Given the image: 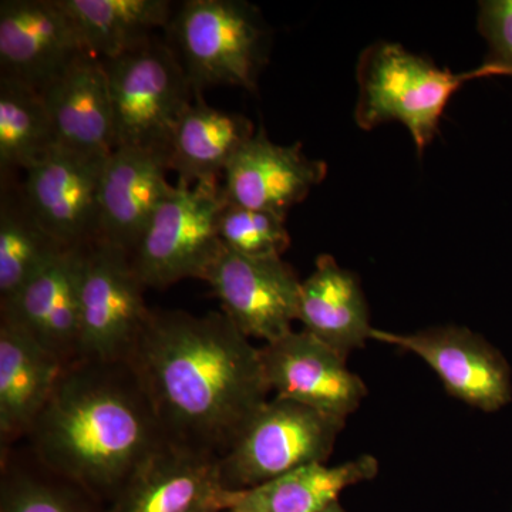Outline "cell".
Returning <instances> with one entry per match:
<instances>
[{
    "label": "cell",
    "instance_id": "obj_11",
    "mask_svg": "<svg viewBox=\"0 0 512 512\" xmlns=\"http://www.w3.org/2000/svg\"><path fill=\"white\" fill-rule=\"evenodd\" d=\"M86 56L92 55L60 0L0 2V77L42 93Z\"/></svg>",
    "mask_w": 512,
    "mask_h": 512
},
{
    "label": "cell",
    "instance_id": "obj_18",
    "mask_svg": "<svg viewBox=\"0 0 512 512\" xmlns=\"http://www.w3.org/2000/svg\"><path fill=\"white\" fill-rule=\"evenodd\" d=\"M40 94L60 147L104 157L116 150L113 101L103 60L83 57Z\"/></svg>",
    "mask_w": 512,
    "mask_h": 512
},
{
    "label": "cell",
    "instance_id": "obj_24",
    "mask_svg": "<svg viewBox=\"0 0 512 512\" xmlns=\"http://www.w3.org/2000/svg\"><path fill=\"white\" fill-rule=\"evenodd\" d=\"M86 46L96 59H117L167 29L171 3L167 0H60Z\"/></svg>",
    "mask_w": 512,
    "mask_h": 512
},
{
    "label": "cell",
    "instance_id": "obj_13",
    "mask_svg": "<svg viewBox=\"0 0 512 512\" xmlns=\"http://www.w3.org/2000/svg\"><path fill=\"white\" fill-rule=\"evenodd\" d=\"M262 369L271 392L326 416L348 420L367 396L365 382L346 362L306 330H291L259 349Z\"/></svg>",
    "mask_w": 512,
    "mask_h": 512
},
{
    "label": "cell",
    "instance_id": "obj_6",
    "mask_svg": "<svg viewBox=\"0 0 512 512\" xmlns=\"http://www.w3.org/2000/svg\"><path fill=\"white\" fill-rule=\"evenodd\" d=\"M345 424L301 403L274 397L220 458L221 483L225 490H248L298 468L326 463Z\"/></svg>",
    "mask_w": 512,
    "mask_h": 512
},
{
    "label": "cell",
    "instance_id": "obj_2",
    "mask_svg": "<svg viewBox=\"0 0 512 512\" xmlns=\"http://www.w3.org/2000/svg\"><path fill=\"white\" fill-rule=\"evenodd\" d=\"M26 450L103 510L167 443L128 362L76 360L25 437Z\"/></svg>",
    "mask_w": 512,
    "mask_h": 512
},
{
    "label": "cell",
    "instance_id": "obj_9",
    "mask_svg": "<svg viewBox=\"0 0 512 512\" xmlns=\"http://www.w3.org/2000/svg\"><path fill=\"white\" fill-rule=\"evenodd\" d=\"M372 340L423 359L454 399L484 413L512 402V369L500 349L464 326H437L414 333L373 329Z\"/></svg>",
    "mask_w": 512,
    "mask_h": 512
},
{
    "label": "cell",
    "instance_id": "obj_16",
    "mask_svg": "<svg viewBox=\"0 0 512 512\" xmlns=\"http://www.w3.org/2000/svg\"><path fill=\"white\" fill-rule=\"evenodd\" d=\"M227 495L220 458L165 444L104 512H222Z\"/></svg>",
    "mask_w": 512,
    "mask_h": 512
},
{
    "label": "cell",
    "instance_id": "obj_15",
    "mask_svg": "<svg viewBox=\"0 0 512 512\" xmlns=\"http://www.w3.org/2000/svg\"><path fill=\"white\" fill-rule=\"evenodd\" d=\"M89 247L64 249L15 296L0 303V318L25 330L64 366L79 357L80 288Z\"/></svg>",
    "mask_w": 512,
    "mask_h": 512
},
{
    "label": "cell",
    "instance_id": "obj_29",
    "mask_svg": "<svg viewBox=\"0 0 512 512\" xmlns=\"http://www.w3.org/2000/svg\"><path fill=\"white\" fill-rule=\"evenodd\" d=\"M322 512H346V510L338 501V503L330 505V507L326 508V510Z\"/></svg>",
    "mask_w": 512,
    "mask_h": 512
},
{
    "label": "cell",
    "instance_id": "obj_12",
    "mask_svg": "<svg viewBox=\"0 0 512 512\" xmlns=\"http://www.w3.org/2000/svg\"><path fill=\"white\" fill-rule=\"evenodd\" d=\"M109 157L57 146L23 173L29 207L64 247L100 241V185Z\"/></svg>",
    "mask_w": 512,
    "mask_h": 512
},
{
    "label": "cell",
    "instance_id": "obj_8",
    "mask_svg": "<svg viewBox=\"0 0 512 512\" xmlns=\"http://www.w3.org/2000/svg\"><path fill=\"white\" fill-rule=\"evenodd\" d=\"M130 255L107 242L87 249L80 288L77 360L128 362L151 316Z\"/></svg>",
    "mask_w": 512,
    "mask_h": 512
},
{
    "label": "cell",
    "instance_id": "obj_23",
    "mask_svg": "<svg viewBox=\"0 0 512 512\" xmlns=\"http://www.w3.org/2000/svg\"><path fill=\"white\" fill-rule=\"evenodd\" d=\"M66 248L33 214L22 178L0 177V303L9 301Z\"/></svg>",
    "mask_w": 512,
    "mask_h": 512
},
{
    "label": "cell",
    "instance_id": "obj_3",
    "mask_svg": "<svg viewBox=\"0 0 512 512\" xmlns=\"http://www.w3.org/2000/svg\"><path fill=\"white\" fill-rule=\"evenodd\" d=\"M491 76L495 72L485 64L473 72L453 73L396 43H375L357 64V126L367 131L399 121L410 131L421 154L436 137L454 93L470 80Z\"/></svg>",
    "mask_w": 512,
    "mask_h": 512
},
{
    "label": "cell",
    "instance_id": "obj_25",
    "mask_svg": "<svg viewBox=\"0 0 512 512\" xmlns=\"http://www.w3.org/2000/svg\"><path fill=\"white\" fill-rule=\"evenodd\" d=\"M57 146L42 94L0 77V177L25 173Z\"/></svg>",
    "mask_w": 512,
    "mask_h": 512
},
{
    "label": "cell",
    "instance_id": "obj_30",
    "mask_svg": "<svg viewBox=\"0 0 512 512\" xmlns=\"http://www.w3.org/2000/svg\"><path fill=\"white\" fill-rule=\"evenodd\" d=\"M228 512H251V511H244V510H232V511H228Z\"/></svg>",
    "mask_w": 512,
    "mask_h": 512
},
{
    "label": "cell",
    "instance_id": "obj_22",
    "mask_svg": "<svg viewBox=\"0 0 512 512\" xmlns=\"http://www.w3.org/2000/svg\"><path fill=\"white\" fill-rule=\"evenodd\" d=\"M248 117L208 106L192 104L175 133L170 151V171L178 175V185L218 183L239 148L254 136Z\"/></svg>",
    "mask_w": 512,
    "mask_h": 512
},
{
    "label": "cell",
    "instance_id": "obj_5",
    "mask_svg": "<svg viewBox=\"0 0 512 512\" xmlns=\"http://www.w3.org/2000/svg\"><path fill=\"white\" fill-rule=\"evenodd\" d=\"M113 101L116 148L168 158L181 120L197 97L173 47L153 39L104 62Z\"/></svg>",
    "mask_w": 512,
    "mask_h": 512
},
{
    "label": "cell",
    "instance_id": "obj_20",
    "mask_svg": "<svg viewBox=\"0 0 512 512\" xmlns=\"http://www.w3.org/2000/svg\"><path fill=\"white\" fill-rule=\"evenodd\" d=\"M298 320L345 359L365 348L375 329L359 278L328 254L318 256L315 271L302 282Z\"/></svg>",
    "mask_w": 512,
    "mask_h": 512
},
{
    "label": "cell",
    "instance_id": "obj_1",
    "mask_svg": "<svg viewBox=\"0 0 512 512\" xmlns=\"http://www.w3.org/2000/svg\"><path fill=\"white\" fill-rule=\"evenodd\" d=\"M165 440L222 458L268 402L261 355L222 312L153 311L128 359Z\"/></svg>",
    "mask_w": 512,
    "mask_h": 512
},
{
    "label": "cell",
    "instance_id": "obj_19",
    "mask_svg": "<svg viewBox=\"0 0 512 512\" xmlns=\"http://www.w3.org/2000/svg\"><path fill=\"white\" fill-rule=\"evenodd\" d=\"M63 369L29 333L0 318V450L25 440Z\"/></svg>",
    "mask_w": 512,
    "mask_h": 512
},
{
    "label": "cell",
    "instance_id": "obj_7",
    "mask_svg": "<svg viewBox=\"0 0 512 512\" xmlns=\"http://www.w3.org/2000/svg\"><path fill=\"white\" fill-rule=\"evenodd\" d=\"M224 205L218 183L175 185L131 255L146 288L164 289L188 278L205 281L224 249L218 234Z\"/></svg>",
    "mask_w": 512,
    "mask_h": 512
},
{
    "label": "cell",
    "instance_id": "obj_4",
    "mask_svg": "<svg viewBox=\"0 0 512 512\" xmlns=\"http://www.w3.org/2000/svg\"><path fill=\"white\" fill-rule=\"evenodd\" d=\"M167 29L197 96L218 86L256 92L269 52V30L256 6L244 0H188Z\"/></svg>",
    "mask_w": 512,
    "mask_h": 512
},
{
    "label": "cell",
    "instance_id": "obj_26",
    "mask_svg": "<svg viewBox=\"0 0 512 512\" xmlns=\"http://www.w3.org/2000/svg\"><path fill=\"white\" fill-rule=\"evenodd\" d=\"M0 512H104L79 487L43 467L28 450L2 451Z\"/></svg>",
    "mask_w": 512,
    "mask_h": 512
},
{
    "label": "cell",
    "instance_id": "obj_21",
    "mask_svg": "<svg viewBox=\"0 0 512 512\" xmlns=\"http://www.w3.org/2000/svg\"><path fill=\"white\" fill-rule=\"evenodd\" d=\"M379 461L370 454L340 466L311 464L248 490H228V511L322 512L338 503L346 488L373 480Z\"/></svg>",
    "mask_w": 512,
    "mask_h": 512
},
{
    "label": "cell",
    "instance_id": "obj_14",
    "mask_svg": "<svg viewBox=\"0 0 512 512\" xmlns=\"http://www.w3.org/2000/svg\"><path fill=\"white\" fill-rule=\"evenodd\" d=\"M326 174L325 161L306 157L301 143L279 146L261 127L225 168L222 195L228 204L286 217Z\"/></svg>",
    "mask_w": 512,
    "mask_h": 512
},
{
    "label": "cell",
    "instance_id": "obj_27",
    "mask_svg": "<svg viewBox=\"0 0 512 512\" xmlns=\"http://www.w3.org/2000/svg\"><path fill=\"white\" fill-rule=\"evenodd\" d=\"M286 217L225 202L218 234L222 245L251 258H282L291 247Z\"/></svg>",
    "mask_w": 512,
    "mask_h": 512
},
{
    "label": "cell",
    "instance_id": "obj_28",
    "mask_svg": "<svg viewBox=\"0 0 512 512\" xmlns=\"http://www.w3.org/2000/svg\"><path fill=\"white\" fill-rule=\"evenodd\" d=\"M478 32L487 40L485 66L495 76L512 77V0H485L480 3Z\"/></svg>",
    "mask_w": 512,
    "mask_h": 512
},
{
    "label": "cell",
    "instance_id": "obj_17",
    "mask_svg": "<svg viewBox=\"0 0 512 512\" xmlns=\"http://www.w3.org/2000/svg\"><path fill=\"white\" fill-rule=\"evenodd\" d=\"M168 158L140 148H116L107 158L100 185V241L134 254L168 183Z\"/></svg>",
    "mask_w": 512,
    "mask_h": 512
},
{
    "label": "cell",
    "instance_id": "obj_10",
    "mask_svg": "<svg viewBox=\"0 0 512 512\" xmlns=\"http://www.w3.org/2000/svg\"><path fill=\"white\" fill-rule=\"evenodd\" d=\"M205 282L248 339L275 342L298 320L302 281L282 258H251L224 247Z\"/></svg>",
    "mask_w": 512,
    "mask_h": 512
}]
</instances>
